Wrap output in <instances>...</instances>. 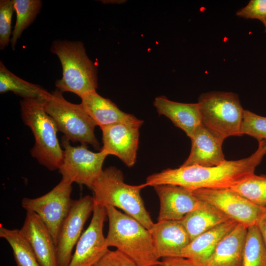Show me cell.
<instances>
[{
	"label": "cell",
	"mask_w": 266,
	"mask_h": 266,
	"mask_svg": "<svg viewBox=\"0 0 266 266\" xmlns=\"http://www.w3.org/2000/svg\"><path fill=\"white\" fill-rule=\"evenodd\" d=\"M266 154V140L259 141L258 147L250 156L235 161L226 160L214 166H180L167 168L147 177V186L174 185L191 191L200 189L230 188L247 176L255 173Z\"/></svg>",
	"instance_id": "6da1fadb"
},
{
	"label": "cell",
	"mask_w": 266,
	"mask_h": 266,
	"mask_svg": "<svg viewBox=\"0 0 266 266\" xmlns=\"http://www.w3.org/2000/svg\"><path fill=\"white\" fill-rule=\"evenodd\" d=\"M107 247L113 246L138 266H151L159 260L149 230L134 218L111 206H105Z\"/></svg>",
	"instance_id": "7a4b0ae2"
},
{
	"label": "cell",
	"mask_w": 266,
	"mask_h": 266,
	"mask_svg": "<svg viewBox=\"0 0 266 266\" xmlns=\"http://www.w3.org/2000/svg\"><path fill=\"white\" fill-rule=\"evenodd\" d=\"M146 187L145 183L138 185L125 183L122 171L110 166L103 170L91 189L94 192L95 203L120 208L149 230L154 223L140 195Z\"/></svg>",
	"instance_id": "3957f363"
},
{
	"label": "cell",
	"mask_w": 266,
	"mask_h": 266,
	"mask_svg": "<svg viewBox=\"0 0 266 266\" xmlns=\"http://www.w3.org/2000/svg\"><path fill=\"white\" fill-rule=\"evenodd\" d=\"M50 51L58 56L62 66V77L55 83L58 90L80 98L96 91L97 68L87 56L82 41L57 39L52 42Z\"/></svg>",
	"instance_id": "277c9868"
},
{
	"label": "cell",
	"mask_w": 266,
	"mask_h": 266,
	"mask_svg": "<svg viewBox=\"0 0 266 266\" xmlns=\"http://www.w3.org/2000/svg\"><path fill=\"white\" fill-rule=\"evenodd\" d=\"M44 99H23L20 101L21 114L25 124L32 130L35 142L31 154L38 163L50 170L59 169L64 150L59 143L56 124L45 111Z\"/></svg>",
	"instance_id": "5b68a950"
},
{
	"label": "cell",
	"mask_w": 266,
	"mask_h": 266,
	"mask_svg": "<svg viewBox=\"0 0 266 266\" xmlns=\"http://www.w3.org/2000/svg\"><path fill=\"white\" fill-rule=\"evenodd\" d=\"M43 106L55 121L58 131L69 141L90 144L99 149L100 143L94 133L97 125L80 104L68 101L57 89L43 100Z\"/></svg>",
	"instance_id": "8992f818"
},
{
	"label": "cell",
	"mask_w": 266,
	"mask_h": 266,
	"mask_svg": "<svg viewBox=\"0 0 266 266\" xmlns=\"http://www.w3.org/2000/svg\"><path fill=\"white\" fill-rule=\"evenodd\" d=\"M201 124L224 139L240 136L244 109L238 96L231 92L202 94L198 102Z\"/></svg>",
	"instance_id": "52a82bcc"
},
{
	"label": "cell",
	"mask_w": 266,
	"mask_h": 266,
	"mask_svg": "<svg viewBox=\"0 0 266 266\" xmlns=\"http://www.w3.org/2000/svg\"><path fill=\"white\" fill-rule=\"evenodd\" d=\"M72 183L62 177L60 182L46 194L33 199L24 198L21 201L24 209L39 216L51 233L55 245L60 227L73 201L70 197Z\"/></svg>",
	"instance_id": "ba28073f"
},
{
	"label": "cell",
	"mask_w": 266,
	"mask_h": 266,
	"mask_svg": "<svg viewBox=\"0 0 266 266\" xmlns=\"http://www.w3.org/2000/svg\"><path fill=\"white\" fill-rule=\"evenodd\" d=\"M61 144L64 158L59 170L62 177L91 189L103 171L102 165L108 154L101 149L99 152H92L84 144L72 146L65 136Z\"/></svg>",
	"instance_id": "9c48e42d"
},
{
	"label": "cell",
	"mask_w": 266,
	"mask_h": 266,
	"mask_svg": "<svg viewBox=\"0 0 266 266\" xmlns=\"http://www.w3.org/2000/svg\"><path fill=\"white\" fill-rule=\"evenodd\" d=\"M200 200L221 211L246 228L256 225L266 207L257 205L231 188L200 189L192 191Z\"/></svg>",
	"instance_id": "30bf717a"
},
{
	"label": "cell",
	"mask_w": 266,
	"mask_h": 266,
	"mask_svg": "<svg viewBox=\"0 0 266 266\" xmlns=\"http://www.w3.org/2000/svg\"><path fill=\"white\" fill-rule=\"evenodd\" d=\"M93 197L85 196L73 200L68 214L63 221L56 245L57 266H68L83 227L93 211Z\"/></svg>",
	"instance_id": "8fae6325"
},
{
	"label": "cell",
	"mask_w": 266,
	"mask_h": 266,
	"mask_svg": "<svg viewBox=\"0 0 266 266\" xmlns=\"http://www.w3.org/2000/svg\"><path fill=\"white\" fill-rule=\"evenodd\" d=\"M106 217L105 207L95 203L91 222L80 236L68 266H92L107 251L103 233Z\"/></svg>",
	"instance_id": "7c38bea8"
},
{
	"label": "cell",
	"mask_w": 266,
	"mask_h": 266,
	"mask_svg": "<svg viewBox=\"0 0 266 266\" xmlns=\"http://www.w3.org/2000/svg\"><path fill=\"white\" fill-rule=\"evenodd\" d=\"M140 128L121 123L100 127L103 143L101 149L132 167L136 162Z\"/></svg>",
	"instance_id": "4fadbf2b"
},
{
	"label": "cell",
	"mask_w": 266,
	"mask_h": 266,
	"mask_svg": "<svg viewBox=\"0 0 266 266\" xmlns=\"http://www.w3.org/2000/svg\"><path fill=\"white\" fill-rule=\"evenodd\" d=\"M154 188L160 200L158 221H180L202 203L192 191L181 186L163 185Z\"/></svg>",
	"instance_id": "5bb4252c"
},
{
	"label": "cell",
	"mask_w": 266,
	"mask_h": 266,
	"mask_svg": "<svg viewBox=\"0 0 266 266\" xmlns=\"http://www.w3.org/2000/svg\"><path fill=\"white\" fill-rule=\"evenodd\" d=\"M191 150L188 158L181 166L210 167L226 161L222 151L225 139L202 124L191 138Z\"/></svg>",
	"instance_id": "9a60e30c"
},
{
	"label": "cell",
	"mask_w": 266,
	"mask_h": 266,
	"mask_svg": "<svg viewBox=\"0 0 266 266\" xmlns=\"http://www.w3.org/2000/svg\"><path fill=\"white\" fill-rule=\"evenodd\" d=\"M20 230L31 246L40 266H57L53 238L37 214L26 211L25 221Z\"/></svg>",
	"instance_id": "2e32d148"
},
{
	"label": "cell",
	"mask_w": 266,
	"mask_h": 266,
	"mask_svg": "<svg viewBox=\"0 0 266 266\" xmlns=\"http://www.w3.org/2000/svg\"><path fill=\"white\" fill-rule=\"evenodd\" d=\"M149 231L159 259L181 257L182 251L191 242L180 221H158Z\"/></svg>",
	"instance_id": "e0dca14e"
},
{
	"label": "cell",
	"mask_w": 266,
	"mask_h": 266,
	"mask_svg": "<svg viewBox=\"0 0 266 266\" xmlns=\"http://www.w3.org/2000/svg\"><path fill=\"white\" fill-rule=\"evenodd\" d=\"M80 98L82 107L100 128L118 123L141 127L143 123L133 115L121 111L114 102L101 97L96 91Z\"/></svg>",
	"instance_id": "ac0fdd59"
},
{
	"label": "cell",
	"mask_w": 266,
	"mask_h": 266,
	"mask_svg": "<svg viewBox=\"0 0 266 266\" xmlns=\"http://www.w3.org/2000/svg\"><path fill=\"white\" fill-rule=\"evenodd\" d=\"M238 224L230 220L200 234L183 250L181 257L197 266H206L218 244Z\"/></svg>",
	"instance_id": "d6986e66"
},
{
	"label": "cell",
	"mask_w": 266,
	"mask_h": 266,
	"mask_svg": "<svg viewBox=\"0 0 266 266\" xmlns=\"http://www.w3.org/2000/svg\"><path fill=\"white\" fill-rule=\"evenodd\" d=\"M153 105L160 115L168 118L190 138L201 124V117L198 103H186L171 101L165 96L156 97Z\"/></svg>",
	"instance_id": "ffe728a7"
},
{
	"label": "cell",
	"mask_w": 266,
	"mask_h": 266,
	"mask_svg": "<svg viewBox=\"0 0 266 266\" xmlns=\"http://www.w3.org/2000/svg\"><path fill=\"white\" fill-rule=\"evenodd\" d=\"M247 232L238 224L218 244L206 266H241Z\"/></svg>",
	"instance_id": "44dd1931"
},
{
	"label": "cell",
	"mask_w": 266,
	"mask_h": 266,
	"mask_svg": "<svg viewBox=\"0 0 266 266\" xmlns=\"http://www.w3.org/2000/svg\"><path fill=\"white\" fill-rule=\"evenodd\" d=\"M230 219L214 206L202 201L197 209L180 220L191 241L200 234Z\"/></svg>",
	"instance_id": "7402d4cb"
},
{
	"label": "cell",
	"mask_w": 266,
	"mask_h": 266,
	"mask_svg": "<svg viewBox=\"0 0 266 266\" xmlns=\"http://www.w3.org/2000/svg\"><path fill=\"white\" fill-rule=\"evenodd\" d=\"M13 92L23 99H45L50 95L39 85L28 82L13 73L0 62V93Z\"/></svg>",
	"instance_id": "603a6c76"
},
{
	"label": "cell",
	"mask_w": 266,
	"mask_h": 266,
	"mask_svg": "<svg viewBox=\"0 0 266 266\" xmlns=\"http://www.w3.org/2000/svg\"><path fill=\"white\" fill-rule=\"evenodd\" d=\"M0 237L5 239L11 247L17 266H40L20 230L8 229L0 223Z\"/></svg>",
	"instance_id": "cb8c5ba5"
},
{
	"label": "cell",
	"mask_w": 266,
	"mask_h": 266,
	"mask_svg": "<svg viewBox=\"0 0 266 266\" xmlns=\"http://www.w3.org/2000/svg\"><path fill=\"white\" fill-rule=\"evenodd\" d=\"M16 20L11 44L12 49L15 50L18 39L21 37L23 31L33 22L40 12L42 7L40 0H13Z\"/></svg>",
	"instance_id": "d4e9b609"
},
{
	"label": "cell",
	"mask_w": 266,
	"mask_h": 266,
	"mask_svg": "<svg viewBox=\"0 0 266 266\" xmlns=\"http://www.w3.org/2000/svg\"><path fill=\"white\" fill-rule=\"evenodd\" d=\"M241 266H266V245L257 225L247 228Z\"/></svg>",
	"instance_id": "484cf974"
},
{
	"label": "cell",
	"mask_w": 266,
	"mask_h": 266,
	"mask_svg": "<svg viewBox=\"0 0 266 266\" xmlns=\"http://www.w3.org/2000/svg\"><path fill=\"white\" fill-rule=\"evenodd\" d=\"M230 188L252 203L266 207V175L252 174Z\"/></svg>",
	"instance_id": "4316f807"
},
{
	"label": "cell",
	"mask_w": 266,
	"mask_h": 266,
	"mask_svg": "<svg viewBox=\"0 0 266 266\" xmlns=\"http://www.w3.org/2000/svg\"><path fill=\"white\" fill-rule=\"evenodd\" d=\"M241 132L242 134L251 136L258 142L266 140V117L244 110Z\"/></svg>",
	"instance_id": "83f0119b"
},
{
	"label": "cell",
	"mask_w": 266,
	"mask_h": 266,
	"mask_svg": "<svg viewBox=\"0 0 266 266\" xmlns=\"http://www.w3.org/2000/svg\"><path fill=\"white\" fill-rule=\"evenodd\" d=\"M15 11L13 0H0V49H4L11 41V20Z\"/></svg>",
	"instance_id": "f1b7e54d"
},
{
	"label": "cell",
	"mask_w": 266,
	"mask_h": 266,
	"mask_svg": "<svg viewBox=\"0 0 266 266\" xmlns=\"http://www.w3.org/2000/svg\"><path fill=\"white\" fill-rule=\"evenodd\" d=\"M236 15L245 19H258L262 23L266 21V0H251Z\"/></svg>",
	"instance_id": "f546056e"
},
{
	"label": "cell",
	"mask_w": 266,
	"mask_h": 266,
	"mask_svg": "<svg viewBox=\"0 0 266 266\" xmlns=\"http://www.w3.org/2000/svg\"><path fill=\"white\" fill-rule=\"evenodd\" d=\"M92 266H138L118 250L107 251Z\"/></svg>",
	"instance_id": "4dcf8cb0"
},
{
	"label": "cell",
	"mask_w": 266,
	"mask_h": 266,
	"mask_svg": "<svg viewBox=\"0 0 266 266\" xmlns=\"http://www.w3.org/2000/svg\"><path fill=\"white\" fill-rule=\"evenodd\" d=\"M151 266H199L188 259L182 257H167L162 258Z\"/></svg>",
	"instance_id": "1f68e13d"
},
{
	"label": "cell",
	"mask_w": 266,
	"mask_h": 266,
	"mask_svg": "<svg viewBox=\"0 0 266 266\" xmlns=\"http://www.w3.org/2000/svg\"><path fill=\"white\" fill-rule=\"evenodd\" d=\"M256 225L266 245V211L261 217Z\"/></svg>",
	"instance_id": "d6a6232c"
},
{
	"label": "cell",
	"mask_w": 266,
	"mask_h": 266,
	"mask_svg": "<svg viewBox=\"0 0 266 266\" xmlns=\"http://www.w3.org/2000/svg\"><path fill=\"white\" fill-rule=\"evenodd\" d=\"M265 27V32L266 33V21L263 23Z\"/></svg>",
	"instance_id": "836d02e7"
}]
</instances>
